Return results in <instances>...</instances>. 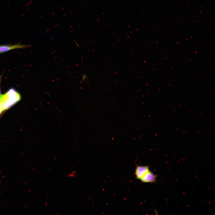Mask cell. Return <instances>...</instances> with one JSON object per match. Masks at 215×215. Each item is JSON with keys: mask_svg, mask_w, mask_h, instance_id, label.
Instances as JSON below:
<instances>
[{"mask_svg": "<svg viewBox=\"0 0 215 215\" xmlns=\"http://www.w3.org/2000/svg\"><path fill=\"white\" fill-rule=\"evenodd\" d=\"M29 47V45H22L19 44L13 45H0V53L13 49L24 48Z\"/></svg>", "mask_w": 215, "mask_h": 215, "instance_id": "obj_3", "label": "cell"}, {"mask_svg": "<svg viewBox=\"0 0 215 215\" xmlns=\"http://www.w3.org/2000/svg\"><path fill=\"white\" fill-rule=\"evenodd\" d=\"M4 111V110L3 109V108L2 105L0 103V114L2 113V112Z\"/></svg>", "mask_w": 215, "mask_h": 215, "instance_id": "obj_6", "label": "cell"}, {"mask_svg": "<svg viewBox=\"0 0 215 215\" xmlns=\"http://www.w3.org/2000/svg\"><path fill=\"white\" fill-rule=\"evenodd\" d=\"M2 75H3V74L0 76V97L2 95V94H1V87H1V84L2 78Z\"/></svg>", "mask_w": 215, "mask_h": 215, "instance_id": "obj_5", "label": "cell"}, {"mask_svg": "<svg viewBox=\"0 0 215 215\" xmlns=\"http://www.w3.org/2000/svg\"><path fill=\"white\" fill-rule=\"evenodd\" d=\"M21 99L20 93L16 89L11 88L0 97V103L4 110L8 109L19 102Z\"/></svg>", "mask_w": 215, "mask_h": 215, "instance_id": "obj_1", "label": "cell"}, {"mask_svg": "<svg viewBox=\"0 0 215 215\" xmlns=\"http://www.w3.org/2000/svg\"><path fill=\"white\" fill-rule=\"evenodd\" d=\"M157 176L150 170L143 175L140 180L143 183H154L156 181Z\"/></svg>", "mask_w": 215, "mask_h": 215, "instance_id": "obj_2", "label": "cell"}, {"mask_svg": "<svg viewBox=\"0 0 215 215\" xmlns=\"http://www.w3.org/2000/svg\"><path fill=\"white\" fill-rule=\"evenodd\" d=\"M150 170L148 166L136 165L135 174L136 179H140L143 175Z\"/></svg>", "mask_w": 215, "mask_h": 215, "instance_id": "obj_4", "label": "cell"}]
</instances>
